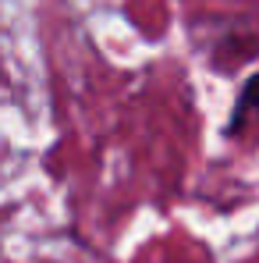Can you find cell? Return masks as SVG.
<instances>
[{
	"label": "cell",
	"instance_id": "1",
	"mask_svg": "<svg viewBox=\"0 0 259 263\" xmlns=\"http://www.w3.org/2000/svg\"><path fill=\"white\" fill-rule=\"evenodd\" d=\"M206 53H210L213 71H220V75L238 71L245 61L259 57V22H252V18H227L224 29L206 43Z\"/></svg>",
	"mask_w": 259,
	"mask_h": 263
},
{
	"label": "cell",
	"instance_id": "2",
	"mask_svg": "<svg viewBox=\"0 0 259 263\" xmlns=\"http://www.w3.org/2000/svg\"><path fill=\"white\" fill-rule=\"evenodd\" d=\"M259 125V71L245 79V86L238 89V100H234V110L224 125V135L227 139H242L249 128Z\"/></svg>",
	"mask_w": 259,
	"mask_h": 263
}]
</instances>
